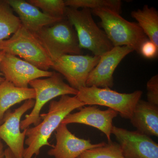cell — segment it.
Listing matches in <instances>:
<instances>
[{
	"label": "cell",
	"instance_id": "obj_10",
	"mask_svg": "<svg viewBox=\"0 0 158 158\" xmlns=\"http://www.w3.org/2000/svg\"><path fill=\"white\" fill-rule=\"evenodd\" d=\"M125 158H158V144L138 132L113 126L112 131Z\"/></svg>",
	"mask_w": 158,
	"mask_h": 158
},
{
	"label": "cell",
	"instance_id": "obj_26",
	"mask_svg": "<svg viewBox=\"0 0 158 158\" xmlns=\"http://www.w3.org/2000/svg\"><path fill=\"white\" fill-rule=\"evenodd\" d=\"M5 54H6V52H4V51L0 50V63H1L2 59L5 56ZM5 80V78L3 77L2 74L1 73V72H0V84L4 81Z\"/></svg>",
	"mask_w": 158,
	"mask_h": 158
},
{
	"label": "cell",
	"instance_id": "obj_18",
	"mask_svg": "<svg viewBox=\"0 0 158 158\" xmlns=\"http://www.w3.org/2000/svg\"><path fill=\"white\" fill-rule=\"evenodd\" d=\"M149 40L158 47V11L154 7L144 5L142 9L131 12Z\"/></svg>",
	"mask_w": 158,
	"mask_h": 158
},
{
	"label": "cell",
	"instance_id": "obj_3",
	"mask_svg": "<svg viewBox=\"0 0 158 158\" xmlns=\"http://www.w3.org/2000/svg\"><path fill=\"white\" fill-rule=\"evenodd\" d=\"M65 17L73 26L81 48L100 57L114 47L104 31L94 22L90 9L66 7Z\"/></svg>",
	"mask_w": 158,
	"mask_h": 158
},
{
	"label": "cell",
	"instance_id": "obj_17",
	"mask_svg": "<svg viewBox=\"0 0 158 158\" xmlns=\"http://www.w3.org/2000/svg\"><path fill=\"white\" fill-rule=\"evenodd\" d=\"M35 91L31 88H19L5 80L0 84V118L15 105L29 99H35Z\"/></svg>",
	"mask_w": 158,
	"mask_h": 158
},
{
	"label": "cell",
	"instance_id": "obj_4",
	"mask_svg": "<svg viewBox=\"0 0 158 158\" xmlns=\"http://www.w3.org/2000/svg\"><path fill=\"white\" fill-rule=\"evenodd\" d=\"M33 34L53 61L64 55L81 54L76 32L66 18Z\"/></svg>",
	"mask_w": 158,
	"mask_h": 158
},
{
	"label": "cell",
	"instance_id": "obj_1",
	"mask_svg": "<svg viewBox=\"0 0 158 158\" xmlns=\"http://www.w3.org/2000/svg\"><path fill=\"white\" fill-rule=\"evenodd\" d=\"M85 106L77 96L62 95L58 101H52L48 113L40 115L43 121L34 127L27 128V138L24 144L27 147L25 148L23 158H32L34 155L38 156L41 148L45 145L52 146L48 139L64 118L73 110Z\"/></svg>",
	"mask_w": 158,
	"mask_h": 158
},
{
	"label": "cell",
	"instance_id": "obj_11",
	"mask_svg": "<svg viewBox=\"0 0 158 158\" xmlns=\"http://www.w3.org/2000/svg\"><path fill=\"white\" fill-rule=\"evenodd\" d=\"M0 72L6 81L23 88H29L33 80L48 77L53 73L41 70L19 57L6 53L0 63Z\"/></svg>",
	"mask_w": 158,
	"mask_h": 158
},
{
	"label": "cell",
	"instance_id": "obj_13",
	"mask_svg": "<svg viewBox=\"0 0 158 158\" xmlns=\"http://www.w3.org/2000/svg\"><path fill=\"white\" fill-rule=\"evenodd\" d=\"M118 114V112L110 108L102 110L96 106H83L80 108L79 112L67 115L61 123H81L92 127L104 133L108 142H110L112 141L113 119Z\"/></svg>",
	"mask_w": 158,
	"mask_h": 158
},
{
	"label": "cell",
	"instance_id": "obj_8",
	"mask_svg": "<svg viewBox=\"0 0 158 158\" xmlns=\"http://www.w3.org/2000/svg\"><path fill=\"white\" fill-rule=\"evenodd\" d=\"M100 57L89 55H66L53 61L52 68L63 76L71 87L78 90L86 87V82Z\"/></svg>",
	"mask_w": 158,
	"mask_h": 158
},
{
	"label": "cell",
	"instance_id": "obj_22",
	"mask_svg": "<svg viewBox=\"0 0 158 158\" xmlns=\"http://www.w3.org/2000/svg\"><path fill=\"white\" fill-rule=\"evenodd\" d=\"M29 3L52 17L65 18L66 6L63 0H28Z\"/></svg>",
	"mask_w": 158,
	"mask_h": 158
},
{
	"label": "cell",
	"instance_id": "obj_14",
	"mask_svg": "<svg viewBox=\"0 0 158 158\" xmlns=\"http://www.w3.org/2000/svg\"><path fill=\"white\" fill-rule=\"evenodd\" d=\"M56 131V144L48 152L55 158H78L85 151L106 144L105 142L92 144L90 140L78 138L71 132L67 125L63 123Z\"/></svg>",
	"mask_w": 158,
	"mask_h": 158
},
{
	"label": "cell",
	"instance_id": "obj_12",
	"mask_svg": "<svg viewBox=\"0 0 158 158\" xmlns=\"http://www.w3.org/2000/svg\"><path fill=\"white\" fill-rule=\"evenodd\" d=\"M134 51L129 46L114 47L103 54L89 74L86 87L112 88L114 85L113 73L115 69L122 60Z\"/></svg>",
	"mask_w": 158,
	"mask_h": 158
},
{
	"label": "cell",
	"instance_id": "obj_27",
	"mask_svg": "<svg viewBox=\"0 0 158 158\" xmlns=\"http://www.w3.org/2000/svg\"><path fill=\"white\" fill-rule=\"evenodd\" d=\"M5 150L2 142L0 139V158H5Z\"/></svg>",
	"mask_w": 158,
	"mask_h": 158
},
{
	"label": "cell",
	"instance_id": "obj_24",
	"mask_svg": "<svg viewBox=\"0 0 158 158\" xmlns=\"http://www.w3.org/2000/svg\"><path fill=\"white\" fill-rule=\"evenodd\" d=\"M140 54L147 59L155 58L158 56V47L148 40L141 45Z\"/></svg>",
	"mask_w": 158,
	"mask_h": 158
},
{
	"label": "cell",
	"instance_id": "obj_2",
	"mask_svg": "<svg viewBox=\"0 0 158 158\" xmlns=\"http://www.w3.org/2000/svg\"><path fill=\"white\" fill-rule=\"evenodd\" d=\"M91 12L101 19V26L113 46L130 47L140 53L141 45L148 39L138 23L128 21L110 9H94Z\"/></svg>",
	"mask_w": 158,
	"mask_h": 158
},
{
	"label": "cell",
	"instance_id": "obj_7",
	"mask_svg": "<svg viewBox=\"0 0 158 158\" xmlns=\"http://www.w3.org/2000/svg\"><path fill=\"white\" fill-rule=\"evenodd\" d=\"M29 85L35 91V104L31 113L26 115L25 118L21 121L20 129L23 131L32 124L35 126L41 122L40 111L47 103L58 96H76L78 92V90L65 83L62 76L56 72H53L52 76L31 81Z\"/></svg>",
	"mask_w": 158,
	"mask_h": 158
},
{
	"label": "cell",
	"instance_id": "obj_23",
	"mask_svg": "<svg viewBox=\"0 0 158 158\" xmlns=\"http://www.w3.org/2000/svg\"><path fill=\"white\" fill-rule=\"evenodd\" d=\"M147 101L158 106V75L152 77L147 83Z\"/></svg>",
	"mask_w": 158,
	"mask_h": 158
},
{
	"label": "cell",
	"instance_id": "obj_28",
	"mask_svg": "<svg viewBox=\"0 0 158 158\" xmlns=\"http://www.w3.org/2000/svg\"><path fill=\"white\" fill-rule=\"evenodd\" d=\"M4 118H3V119H1V118H0V125L3 123V122H4Z\"/></svg>",
	"mask_w": 158,
	"mask_h": 158
},
{
	"label": "cell",
	"instance_id": "obj_21",
	"mask_svg": "<svg viewBox=\"0 0 158 158\" xmlns=\"http://www.w3.org/2000/svg\"><path fill=\"white\" fill-rule=\"evenodd\" d=\"M78 158H125L118 143L111 141L103 146L87 150Z\"/></svg>",
	"mask_w": 158,
	"mask_h": 158
},
{
	"label": "cell",
	"instance_id": "obj_5",
	"mask_svg": "<svg viewBox=\"0 0 158 158\" xmlns=\"http://www.w3.org/2000/svg\"><path fill=\"white\" fill-rule=\"evenodd\" d=\"M0 50L19 57L41 70L48 71L53 64L35 35L22 25L9 39L0 41Z\"/></svg>",
	"mask_w": 158,
	"mask_h": 158
},
{
	"label": "cell",
	"instance_id": "obj_16",
	"mask_svg": "<svg viewBox=\"0 0 158 158\" xmlns=\"http://www.w3.org/2000/svg\"><path fill=\"white\" fill-rule=\"evenodd\" d=\"M130 120L139 132L149 137H158V106L140 100Z\"/></svg>",
	"mask_w": 158,
	"mask_h": 158
},
{
	"label": "cell",
	"instance_id": "obj_15",
	"mask_svg": "<svg viewBox=\"0 0 158 158\" xmlns=\"http://www.w3.org/2000/svg\"><path fill=\"white\" fill-rule=\"evenodd\" d=\"M7 1L13 11L18 15V17L20 21L21 25L32 33H37L44 27L51 25L64 19L52 17L45 14L27 1Z\"/></svg>",
	"mask_w": 158,
	"mask_h": 158
},
{
	"label": "cell",
	"instance_id": "obj_9",
	"mask_svg": "<svg viewBox=\"0 0 158 158\" xmlns=\"http://www.w3.org/2000/svg\"><path fill=\"white\" fill-rule=\"evenodd\" d=\"M35 100L29 99L13 112L8 110L0 125V139L8 146L16 158H23L27 129L20 131L21 118L27 111L34 107Z\"/></svg>",
	"mask_w": 158,
	"mask_h": 158
},
{
	"label": "cell",
	"instance_id": "obj_20",
	"mask_svg": "<svg viewBox=\"0 0 158 158\" xmlns=\"http://www.w3.org/2000/svg\"><path fill=\"white\" fill-rule=\"evenodd\" d=\"M66 7L78 9H87L92 10L97 9H108L121 12L122 2L120 0H66Z\"/></svg>",
	"mask_w": 158,
	"mask_h": 158
},
{
	"label": "cell",
	"instance_id": "obj_19",
	"mask_svg": "<svg viewBox=\"0 0 158 158\" xmlns=\"http://www.w3.org/2000/svg\"><path fill=\"white\" fill-rule=\"evenodd\" d=\"M21 26L7 0H0V41L9 39Z\"/></svg>",
	"mask_w": 158,
	"mask_h": 158
},
{
	"label": "cell",
	"instance_id": "obj_6",
	"mask_svg": "<svg viewBox=\"0 0 158 158\" xmlns=\"http://www.w3.org/2000/svg\"><path fill=\"white\" fill-rule=\"evenodd\" d=\"M143 94L141 90L121 93L110 88L85 87L78 90L76 95L85 105L104 106L118 112L125 119H131L136 105Z\"/></svg>",
	"mask_w": 158,
	"mask_h": 158
},
{
	"label": "cell",
	"instance_id": "obj_25",
	"mask_svg": "<svg viewBox=\"0 0 158 158\" xmlns=\"http://www.w3.org/2000/svg\"><path fill=\"white\" fill-rule=\"evenodd\" d=\"M16 158L13 152L9 148L5 150V158Z\"/></svg>",
	"mask_w": 158,
	"mask_h": 158
}]
</instances>
